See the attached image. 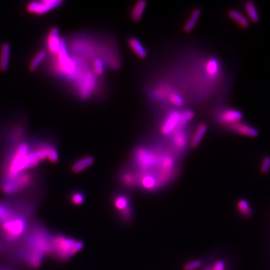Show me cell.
Segmentation results:
<instances>
[{
	"label": "cell",
	"instance_id": "6da1fadb",
	"mask_svg": "<svg viewBox=\"0 0 270 270\" xmlns=\"http://www.w3.org/2000/svg\"><path fill=\"white\" fill-rule=\"evenodd\" d=\"M51 242V252L60 260H65L72 258L84 247V242L81 240H76L74 238L68 237L62 234H56L50 238Z\"/></svg>",
	"mask_w": 270,
	"mask_h": 270
},
{
	"label": "cell",
	"instance_id": "7a4b0ae2",
	"mask_svg": "<svg viewBox=\"0 0 270 270\" xmlns=\"http://www.w3.org/2000/svg\"><path fill=\"white\" fill-rule=\"evenodd\" d=\"M191 135H192V127L191 125L180 128L161 142L169 151L175 155L178 159L180 156L186 151L190 146Z\"/></svg>",
	"mask_w": 270,
	"mask_h": 270
},
{
	"label": "cell",
	"instance_id": "3957f363",
	"mask_svg": "<svg viewBox=\"0 0 270 270\" xmlns=\"http://www.w3.org/2000/svg\"><path fill=\"white\" fill-rule=\"evenodd\" d=\"M32 181L33 178L29 173H21L13 180H3L0 183V190L6 195H13L28 188Z\"/></svg>",
	"mask_w": 270,
	"mask_h": 270
},
{
	"label": "cell",
	"instance_id": "277c9868",
	"mask_svg": "<svg viewBox=\"0 0 270 270\" xmlns=\"http://www.w3.org/2000/svg\"><path fill=\"white\" fill-rule=\"evenodd\" d=\"M181 111L179 109H170L163 114L162 119L160 121L159 133L161 137H167L171 135L174 131L181 127Z\"/></svg>",
	"mask_w": 270,
	"mask_h": 270
},
{
	"label": "cell",
	"instance_id": "5b68a950",
	"mask_svg": "<svg viewBox=\"0 0 270 270\" xmlns=\"http://www.w3.org/2000/svg\"><path fill=\"white\" fill-rule=\"evenodd\" d=\"M2 231L8 242L17 240L24 233L27 228V221L23 215L3 222L0 225Z\"/></svg>",
	"mask_w": 270,
	"mask_h": 270
},
{
	"label": "cell",
	"instance_id": "8992f818",
	"mask_svg": "<svg viewBox=\"0 0 270 270\" xmlns=\"http://www.w3.org/2000/svg\"><path fill=\"white\" fill-rule=\"evenodd\" d=\"M114 208L120 214L121 218L125 222L132 221L133 217V209L130 198L124 194H117L113 199Z\"/></svg>",
	"mask_w": 270,
	"mask_h": 270
},
{
	"label": "cell",
	"instance_id": "52a82bcc",
	"mask_svg": "<svg viewBox=\"0 0 270 270\" xmlns=\"http://www.w3.org/2000/svg\"><path fill=\"white\" fill-rule=\"evenodd\" d=\"M214 118L218 124L227 127L233 123L239 122L242 119V113L233 108H222L215 112Z\"/></svg>",
	"mask_w": 270,
	"mask_h": 270
},
{
	"label": "cell",
	"instance_id": "ba28073f",
	"mask_svg": "<svg viewBox=\"0 0 270 270\" xmlns=\"http://www.w3.org/2000/svg\"><path fill=\"white\" fill-rule=\"evenodd\" d=\"M63 3L61 0H45V1L32 2L27 6V9L32 14H45L50 11L54 10L60 7Z\"/></svg>",
	"mask_w": 270,
	"mask_h": 270
},
{
	"label": "cell",
	"instance_id": "9c48e42d",
	"mask_svg": "<svg viewBox=\"0 0 270 270\" xmlns=\"http://www.w3.org/2000/svg\"><path fill=\"white\" fill-rule=\"evenodd\" d=\"M127 44L129 49L133 52L139 60H143L148 57V51L139 38L135 36H130L127 38Z\"/></svg>",
	"mask_w": 270,
	"mask_h": 270
},
{
	"label": "cell",
	"instance_id": "30bf717a",
	"mask_svg": "<svg viewBox=\"0 0 270 270\" xmlns=\"http://www.w3.org/2000/svg\"><path fill=\"white\" fill-rule=\"evenodd\" d=\"M228 130L231 131L233 133L249 136V137H255L258 135V131L255 128L250 127L248 125L242 122H236L227 126Z\"/></svg>",
	"mask_w": 270,
	"mask_h": 270
},
{
	"label": "cell",
	"instance_id": "8fae6325",
	"mask_svg": "<svg viewBox=\"0 0 270 270\" xmlns=\"http://www.w3.org/2000/svg\"><path fill=\"white\" fill-rule=\"evenodd\" d=\"M208 130V125L205 122H201L194 128L191 135V141H190V148L196 149L202 141L203 137L205 136Z\"/></svg>",
	"mask_w": 270,
	"mask_h": 270
},
{
	"label": "cell",
	"instance_id": "7c38bea8",
	"mask_svg": "<svg viewBox=\"0 0 270 270\" xmlns=\"http://www.w3.org/2000/svg\"><path fill=\"white\" fill-rule=\"evenodd\" d=\"M146 6H148V3L146 0H140V1L136 2L135 5L131 8L130 12H129V18L133 23H139L142 20Z\"/></svg>",
	"mask_w": 270,
	"mask_h": 270
},
{
	"label": "cell",
	"instance_id": "4fadbf2b",
	"mask_svg": "<svg viewBox=\"0 0 270 270\" xmlns=\"http://www.w3.org/2000/svg\"><path fill=\"white\" fill-rule=\"evenodd\" d=\"M201 16V10L199 8H195L193 9L192 12L188 16V20L184 23L183 27V30L185 33H190L193 31L194 27H196L198 20Z\"/></svg>",
	"mask_w": 270,
	"mask_h": 270
},
{
	"label": "cell",
	"instance_id": "5bb4252c",
	"mask_svg": "<svg viewBox=\"0 0 270 270\" xmlns=\"http://www.w3.org/2000/svg\"><path fill=\"white\" fill-rule=\"evenodd\" d=\"M95 159L92 156H87L75 161L71 166V170L74 174H80L93 164Z\"/></svg>",
	"mask_w": 270,
	"mask_h": 270
},
{
	"label": "cell",
	"instance_id": "9a60e30c",
	"mask_svg": "<svg viewBox=\"0 0 270 270\" xmlns=\"http://www.w3.org/2000/svg\"><path fill=\"white\" fill-rule=\"evenodd\" d=\"M11 47L8 43L2 44L0 48V70L5 71L9 67Z\"/></svg>",
	"mask_w": 270,
	"mask_h": 270
},
{
	"label": "cell",
	"instance_id": "2e32d148",
	"mask_svg": "<svg viewBox=\"0 0 270 270\" xmlns=\"http://www.w3.org/2000/svg\"><path fill=\"white\" fill-rule=\"evenodd\" d=\"M20 215H20L18 212L14 211L9 206L0 203V225L3 224V222L9 221V220L12 219V218H17Z\"/></svg>",
	"mask_w": 270,
	"mask_h": 270
},
{
	"label": "cell",
	"instance_id": "e0dca14e",
	"mask_svg": "<svg viewBox=\"0 0 270 270\" xmlns=\"http://www.w3.org/2000/svg\"><path fill=\"white\" fill-rule=\"evenodd\" d=\"M61 38H60L59 30L57 27H53L49 33L48 47L52 53H57L60 45Z\"/></svg>",
	"mask_w": 270,
	"mask_h": 270
},
{
	"label": "cell",
	"instance_id": "ac0fdd59",
	"mask_svg": "<svg viewBox=\"0 0 270 270\" xmlns=\"http://www.w3.org/2000/svg\"><path fill=\"white\" fill-rule=\"evenodd\" d=\"M228 16H229V17L231 20L236 22V23H237L239 27H242V28H247L249 26V21H248L245 16L242 15L240 12L235 10V9L230 10L229 12H228Z\"/></svg>",
	"mask_w": 270,
	"mask_h": 270
},
{
	"label": "cell",
	"instance_id": "d6986e66",
	"mask_svg": "<svg viewBox=\"0 0 270 270\" xmlns=\"http://www.w3.org/2000/svg\"><path fill=\"white\" fill-rule=\"evenodd\" d=\"M107 65L103 59L96 57L92 63V71L95 76L102 77L105 73Z\"/></svg>",
	"mask_w": 270,
	"mask_h": 270
},
{
	"label": "cell",
	"instance_id": "ffe728a7",
	"mask_svg": "<svg viewBox=\"0 0 270 270\" xmlns=\"http://www.w3.org/2000/svg\"><path fill=\"white\" fill-rule=\"evenodd\" d=\"M46 56H47V53L45 51H40L39 52H38L36 54V55L33 57V60H32L31 63L30 65V69L32 71H35L39 66L40 64L44 61V59L46 58Z\"/></svg>",
	"mask_w": 270,
	"mask_h": 270
},
{
	"label": "cell",
	"instance_id": "44dd1931",
	"mask_svg": "<svg viewBox=\"0 0 270 270\" xmlns=\"http://www.w3.org/2000/svg\"><path fill=\"white\" fill-rule=\"evenodd\" d=\"M245 10L252 21H253L254 23L258 22L259 15L258 12H257L255 5L252 2H247V3H246Z\"/></svg>",
	"mask_w": 270,
	"mask_h": 270
},
{
	"label": "cell",
	"instance_id": "7402d4cb",
	"mask_svg": "<svg viewBox=\"0 0 270 270\" xmlns=\"http://www.w3.org/2000/svg\"><path fill=\"white\" fill-rule=\"evenodd\" d=\"M237 208L243 216L250 217L252 215V209H251L249 203L246 200L242 199L239 201L237 204Z\"/></svg>",
	"mask_w": 270,
	"mask_h": 270
},
{
	"label": "cell",
	"instance_id": "603a6c76",
	"mask_svg": "<svg viewBox=\"0 0 270 270\" xmlns=\"http://www.w3.org/2000/svg\"><path fill=\"white\" fill-rule=\"evenodd\" d=\"M70 201L75 206H81L85 202V195L81 191H74L70 195Z\"/></svg>",
	"mask_w": 270,
	"mask_h": 270
},
{
	"label": "cell",
	"instance_id": "cb8c5ba5",
	"mask_svg": "<svg viewBox=\"0 0 270 270\" xmlns=\"http://www.w3.org/2000/svg\"><path fill=\"white\" fill-rule=\"evenodd\" d=\"M203 270H226V266L223 260H217L215 263L207 265Z\"/></svg>",
	"mask_w": 270,
	"mask_h": 270
},
{
	"label": "cell",
	"instance_id": "d4e9b609",
	"mask_svg": "<svg viewBox=\"0 0 270 270\" xmlns=\"http://www.w3.org/2000/svg\"><path fill=\"white\" fill-rule=\"evenodd\" d=\"M201 265H202V262L201 260H193L185 265L184 270H195L201 267Z\"/></svg>",
	"mask_w": 270,
	"mask_h": 270
},
{
	"label": "cell",
	"instance_id": "484cf974",
	"mask_svg": "<svg viewBox=\"0 0 270 270\" xmlns=\"http://www.w3.org/2000/svg\"><path fill=\"white\" fill-rule=\"evenodd\" d=\"M270 170V157L266 156L263 160L261 164V172L263 174H266Z\"/></svg>",
	"mask_w": 270,
	"mask_h": 270
}]
</instances>
